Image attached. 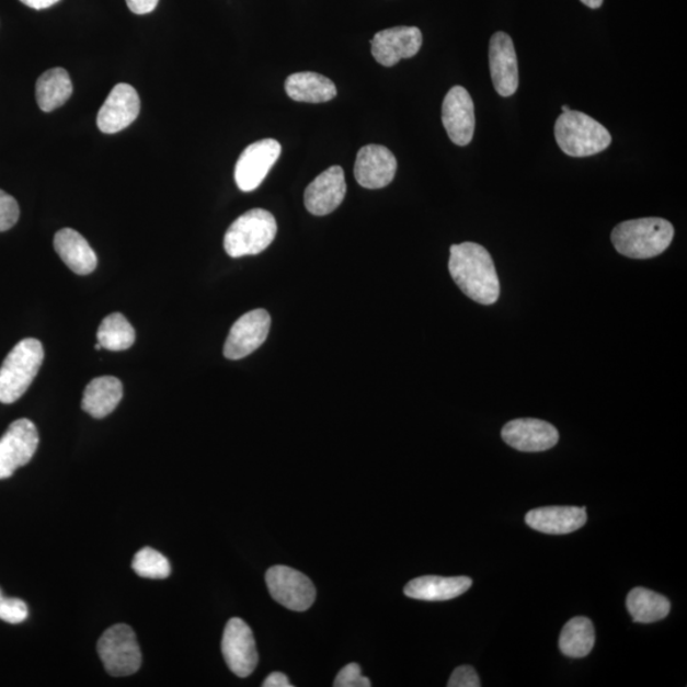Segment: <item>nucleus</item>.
<instances>
[{
	"mask_svg": "<svg viewBox=\"0 0 687 687\" xmlns=\"http://www.w3.org/2000/svg\"><path fill=\"white\" fill-rule=\"evenodd\" d=\"M448 268L457 287L472 301L491 306L500 299L501 283L493 257L481 244H453Z\"/></svg>",
	"mask_w": 687,
	"mask_h": 687,
	"instance_id": "1",
	"label": "nucleus"
},
{
	"mask_svg": "<svg viewBox=\"0 0 687 687\" xmlns=\"http://www.w3.org/2000/svg\"><path fill=\"white\" fill-rule=\"evenodd\" d=\"M675 228L666 219H631L614 228L611 241L620 255L652 259L663 254L673 242Z\"/></svg>",
	"mask_w": 687,
	"mask_h": 687,
	"instance_id": "2",
	"label": "nucleus"
},
{
	"mask_svg": "<svg viewBox=\"0 0 687 687\" xmlns=\"http://www.w3.org/2000/svg\"><path fill=\"white\" fill-rule=\"evenodd\" d=\"M556 139L565 154L576 158L602 153L612 141L610 131L603 124L572 110L558 117Z\"/></svg>",
	"mask_w": 687,
	"mask_h": 687,
	"instance_id": "3",
	"label": "nucleus"
},
{
	"mask_svg": "<svg viewBox=\"0 0 687 687\" xmlns=\"http://www.w3.org/2000/svg\"><path fill=\"white\" fill-rule=\"evenodd\" d=\"M44 347L37 339H25L13 347L0 367V402L13 404L34 382L44 362Z\"/></svg>",
	"mask_w": 687,
	"mask_h": 687,
	"instance_id": "4",
	"label": "nucleus"
},
{
	"mask_svg": "<svg viewBox=\"0 0 687 687\" xmlns=\"http://www.w3.org/2000/svg\"><path fill=\"white\" fill-rule=\"evenodd\" d=\"M278 226L271 211L252 209L237 218L225 236V250L231 257L257 255L275 239Z\"/></svg>",
	"mask_w": 687,
	"mask_h": 687,
	"instance_id": "5",
	"label": "nucleus"
},
{
	"mask_svg": "<svg viewBox=\"0 0 687 687\" xmlns=\"http://www.w3.org/2000/svg\"><path fill=\"white\" fill-rule=\"evenodd\" d=\"M98 652L107 673L115 677L136 674L141 666V652L136 633L125 623H117L102 634Z\"/></svg>",
	"mask_w": 687,
	"mask_h": 687,
	"instance_id": "6",
	"label": "nucleus"
},
{
	"mask_svg": "<svg viewBox=\"0 0 687 687\" xmlns=\"http://www.w3.org/2000/svg\"><path fill=\"white\" fill-rule=\"evenodd\" d=\"M266 586L276 603L291 611L310 609L316 588L307 575L286 565H275L266 572Z\"/></svg>",
	"mask_w": 687,
	"mask_h": 687,
	"instance_id": "7",
	"label": "nucleus"
},
{
	"mask_svg": "<svg viewBox=\"0 0 687 687\" xmlns=\"http://www.w3.org/2000/svg\"><path fill=\"white\" fill-rule=\"evenodd\" d=\"M38 447L36 425L19 420L0 438V480L11 478L22 466L33 460Z\"/></svg>",
	"mask_w": 687,
	"mask_h": 687,
	"instance_id": "8",
	"label": "nucleus"
},
{
	"mask_svg": "<svg viewBox=\"0 0 687 687\" xmlns=\"http://www.w3.org/2000/svg\"><path fill=\"white\" fill-rule=\"evenodd\" d=\"M280 153L282 146L274 139L259 140L244 149L234 169V180L240 191L244 193L256 191L278 161Z\"/></svg>",
	"mask_w": 687,
	"mask_h": 687,
	"instance_id": "9",
	"label": "nucleus"
},
{
	"mask_svg": "<svg viewBox=\"0 0 687 687\" xmlns=\"http://www.w3.org/2000/svg\"><path fill=\"white\" fill-rule=\"evenodd\" d=\"M222 653L228 668L236 676L248 677L254 673L259 654L254 634L247 622L239 618L227 622L222 639Z\"/></svg>",
	"mask_w": 687,
	"mask_h": 687,
	"instance_id": "10",
	"label": "nucleus"
},
{
	"mask_svg": "<svg viewBox=\"0 0 687 687\" xmlns=\"http://www.w3.org/2000/svg\"><path fill=\"white\" fill-rule=\"evenodd\" d=\"M271 325V314L265 310L244 313L229 331L225 344V357L239 360L257 351L265 343Z\"/></svg>",
	"mask_w": 687,
	"mask_h": 687,
	"instance_id": "11",
	"label": "nucleus"
},
{
	"mask_svg": "<svg viewBox=\"0 0 687 687\" xmlns=\"http://www.w3.org/2000/svg\"><path fill=\"white\" fill-rule=\"evenodd\" d=\"M442 123L456 146L471 144L476 131V107L469 91L463 87L455 85L446 94L442 105Z\"/></svg>",
	"mask_w": 687,
	"mask_h": 687,
	"instance_id": "12",
	"label": "nucleus"
},
{
	"mask_svg": "<svg viewBox=\"0 0 687 687\" xmlns=\"http://www.w3.org/2000/svg\"><path fill=\"white\" fill-rule=\"evenodd\" d=\"M422 44V31L409 26L380 31L370 39L374 58L383 67H393L402 59L415 57Z\"/></svg>",
	"mask_w": 687,
	"mask_h": 687,
	"instance_id": "13",
	"label": "nucleus"
},
{
	"mask_svg": "<svg viewBox=\"0 0 687 687\" xmlns=\"http://www.w3.org/2000/svg\"><path fill=\"white\" fill-rule=\"evenodd\" d=\"M502 438L520 453H542L557 446L559 432L548 422L525 417L505 424Z\"/></svg>",
	"mask_w": 687,
	"mask_h": 687,
	"instance_id": "14",
	"label": "nucleus"
},
{
	"mask_svg": "<svg viewBox=\"0 0 687 687\" xmlns=\"http://www.w3.org/2000/svg\"><path fill=\"white\" fill-rule=\"evenodd\" d=\"M140 113L139 94L130 84L118 83L110 92L98 115L102 133L115 134L128 128Z\"/></svg>",
	"mask_w": 687,
	"mask_h": 687,
	"instance_id": "15",
	"label": "nucleus"
},
{
	"mask_svg": "<svg viewBox=\"0 0 687 687\" xmlns=\"http://www.w3.org/2000/svg\"><path fill=\"white\" fill-rule=\"evenodd\" d=\"M398 161L389 148L369 145L359 149L354 165V176L365 188H382L392 183Z\"/></svg>",
	"mask_w": 687,
	"mask_h": 687,
	"instance_id": "16",
	"label": "nucleus"
},
{
	"mask_svg": "<svg viewBox=\"0 0 687 687\" xmlns=\"http://www.w3.org/2000/svg\"><path fill=\"white\" fill-rule=\"evenodd\" d=\"M489 65L494 89L502 98H511L518 89V61L515 45L505 33H496L489 44Z\"/></svg>",
	"mask_w": 687,
	"mask_h": 687,
	"instance_id": "17",
	"label": "nucleus"
},
{
	"mask_svg": "<svg viewBox=\"0 0 687 687\" xmlns=\"http://www.w3.org/2000/svg\"><path fill=\"white\" fill-rule=\"evenodd\" d=\"M346 183L341 165L323 171L307 186L305 205L313 216H328L333 213L344 201Z\"/></svg>",
	"mask_w": 687,
	"mask_h": 687,
	"instance_id": "18",
	"label": "nucleus"
},
{
	"mask_svg": "<svg viewBox=\"0 0 687 687\" xmlns=\"http://www.w3.org/2000/svg\"><path fill=\"white\" fill-rule=\"evenodd\" d=\"M587 523L586 508L543 507L527 513L526 524L534 530L549 535H566L580 530Z\"/></svg>",
	"mask_w": 687,
	"mask_h": 687,
	"instance_id": "19",
	"label": "nucleus"
},
{
	"mask_svg": "<svg viewBox=\"0 0 687 687\" xmlns=\"http://www.w3.org/2000/svg\"><path fill=\"white\" fill-rule=\"evenodd\" d=\"M471 586L469 576L424 575L410 581L404 594L422 602H448L463 595Z\"/></svg>",
	"mask_w": 687,
	"mask_h": 687,
	"instance_id": "20",
	"label": "nucleus"
},
{
	"mask_svg": "<svg viewBox=\"0 0 687 687\" xmlns=\"http://www.w3.org/2000/svg\"><path fill=\"white\" fill-rule=\"evenodd\" d=\"M54 248L70 271L78 275H89L98 267L96 252L84 237L72 228L60 229L55 234Z\"/></svg>",
	"mask_w": 687,
	"mask_h": 687,
	"instance_id": "21",
	"label": "nucleus"
},
{
	"mask_svg": "<svg viewBox=\"0 0 687 687\" xmlns=\"http://www.w3.org/2000/svg\"><path fill=\"white\" fill-rule=\"evenodd\" d=\"M123 399V383L113 376L94 378L87 385L82 409L96 420L112 414Z\"/></svg>",
	"mask_w": 687,
	"mask_h": 687,
	"instance_id": "22",
	"label": "nucleus"
},
{
	"mask_svg": "<svg viewBox=\"0 0 687 687\" xmlns=\"http://www.w3.org/2000/svg\"><path fill=\"white\" fill-rule=\"evenodd\" d=\"M286 92L298 102L322 104L336 98V85L325 76L313 72L295 73L287 78Z\"/></svg>",
	"mask_w": 687,
	"mask_h": 687,
	"instance_id": "23",
	"label": "nucleus"
},
{
	"mask_svg": "<svg viewBox=\"0 0 687 687\" xmlns=\"http://www.w3.org/2000/svg\"><path fill=\"white\" fill-rule=\"evenodd\" d=\"M72 93V79L66 69L53 68L37 79L36 100L38 107L45 113H51L65 105Z\"/></svg>",
	"mask_w": 687,
	"mask_h": 687,
	"instance_id": "24",
	"label": "nucleus"
},
{
	"mask_svg": "<svg viewBox=\"0 0 687 687\" xmlns=\"http://www.w3.org/2000/svg\"><path fill=\"white\" fill-rule=\"evenodd\" d=\"M594 623L583 616L568 621L559 638V649L566 657L583 659L594 650Z\"/></svg>",
	"mask_w": 687,
	"mask_h": 687,
	"instance_id": "25",
	"label": "nucleus"
},
{
	"mask_svg": "<svg viewBox=\"0 0 687 687\" xmlns=\"http://www.w3.org/2000/svg\"><path fill=\"white\" fill-rule=\"evenodd\" d=\"M627 607L631 618L642 623L663 620L671 610V604L665 596L642 587L629 592Z\"/></svg>",
	"mask_w": 687,
	"mask_h": 687,
	"instance_id": "26",
	"label": "nucleus"
},
{
	"mask_svg": "<svg viewBox=\"0 0 687 687\" xmlns=\"http://www.w3.org/2000/svg\"><path fill=\"white\" fill-rule=\"evenodd\" d=\"M98 341L110 352H123L129 350L136 342V330L122 313L107 316L98 331Z\"/></svg>",
	"mask_w": 687,
	"mask_h": 687,
	"instance_id": "27",
	"label": "nucleus"
},
{
	"mask_svg": "<svg viewBox=\"0 0 687 687\" xmlns=\"http://www.w3.org/2000/svg\"><path fill=\"white\" fill-rule=\"evenodd\" d=\"M131 568L141 579L165 580L171 574L169 559L152 548L139 550L133 559Z\"/></svg>",
	"mask_w": 687,
	"mask_h": 687,
	"instance_id": "28",
	"label": "nucleus"
},
{
	"mask_svg": "<svg viewBox=\"0 0 687 687\" xmlns=\"http://www.w3.org/2000/svg\"><path fill=\"white\" fill-rule=\"evenodd\" d=\"M28 618V607L20 598L0 597V620L21 623Z\"/></svg>",
	"mask_w": 687,
	"mask_h": 687,
	"instance_id": "29",
	"label": "nucleus"
},
{
	"mask_svg": "<svg viewBox=\"0 0 687 687\" xmlns=\"http://www.w3.org/2000/svg\"><path fill=\"white\" fill-rule=\"evenodd\" d=\"M20 207L14 197L0 191V232H5L19 222Z\"/></svg>",
	"mask_w": 687,
	"mask_h": 687,
	"instance_id": "30",
	"label": "nucleus"
},
{
	"mask_svg": "<svg viewBox=\"0 0 687 687\" xmlns=\"http://www.w3.org/2000/svg\"><path fill=\"white\" fill-rule=\"evenodd\" d=\"M369 678L362 676L360 666L357 663H350L335 678V687H369Z\"/></svg>",
	"mask_w": 687,
	"mask_h": 687,
	"instance_id": "31",
	"label": "nucleus"
},
{
	"mask_svg": "<svg viewBox=\"0 0 687 687\" xmlns=\"http://www.w3.org/2000/svg\"><path fill=\"white\" fill-rule=\"evenodd\" d=\"M448 687H480V678L471 666L457 667L447 684Z\"/></svg>",
	"mask_w": 687,
	"mask_h": 687,
	"instance_id": "32",
	"label": "nucleus"
},
{
	"mask_svg": "<svg viewBox=\"0 0 687 687\" xmlns=\"http://www.w3.org/2000/svg\"><path fill=\"white\" fill-rule=\"evenodd\" d=\"M125 2L133 13L141 15L152 13L160 0H125Z\"/></svg>",
	"mask_w": 687,
	"mask_h": 687,
	"instance_id": "33",
	"label": "nucleus"
},
{
	"mask_svg": "<svg viewBox=\"0 0 687 687\" xmlns=\"http://www.w3.org/2000/svg\"><path fill=\"white\" fill-rule=\"evenodd\" d=\"M264 687H291L288 677L282 673H273L266 677L263 684Z\"/></svg>",
	"mask_w": 687,
	"mask_h": 687,
	"instance_id": "34",
	"label": "nucleus"
},
{
	"mask_svg": "<svg viewBox=\"0 0 687 687\" xmlns=\"http://www.w3.org/2000/svg\"><path fill=\"white\" fill-rule=\"evenodd\" d=\"M21 2L34 10L42 11L60 2V0H21Z\"/></svg>",
	"mask_w": 687,
	"mask_h": 687,
	"instance_id": "35",
	"label": "nucleus"
},
{
	"mask_svg": "<svg viewBox=\"0 0 687 687\" xmlns=\"http://www.w3.org/2000/svg\"><path fill=\"white\" fill-rule=\"evenodd\" d=\"M584 5L592 8V10H597V8L602 7L604 0H581Z\"/></svg>",
	"mask_w": 687,
	"mask_h": 687,
	"instance_id": "36",
	"label": "nucleus"
},
{
	"mask_svg": "<svg viewBox=\"0 0 687 687\" xmlns=\"http://www.w3.org/2000/svg\"><path fill=\"white\" fill-rule=\"evenodd\" d=\"M570 110H571V108H570V107H568L566 105H564V106L562 107V112H563V114H564V113L570 112Z\"/></svg>",
	"mask_w": 687,
	"mask_h": 687,
	"instance_id": "37",
	"label": "nucleus"
},
{
	"mask_svg": "<svg viewBox=\"0 0 687 687\" xmlns=\"http://www.w3.org/2000/svg\"><path fill=\"white\" fill-rule=\"evenodd\" d=\"M94 350L101 351V350H104V347H102V345L99 343L96 346H94Z\"/></svg>",
	"mask_w": 687,
	"mask_h": 687,
	"instance_id": "38",
	"label": "nucleus"
},
{
	"mask_svg": "<svg viewBox=\"0 0 687 687\" xmlns=\"http://www.w3.org/2000/svg\"><path fill=\"white\" fill-rule=\"evenodd\" d=\"M0 597H2V592H0Z\"/></svg>",
	"mask_w": 687,
	"mask_h": 687,
	"instance_id": "39",
	"label": "nucleus"
}]
</instances>
